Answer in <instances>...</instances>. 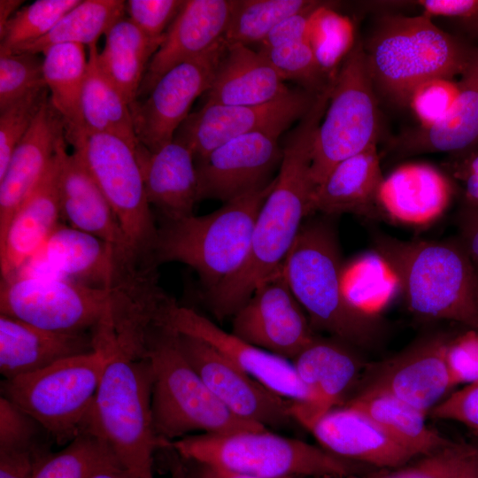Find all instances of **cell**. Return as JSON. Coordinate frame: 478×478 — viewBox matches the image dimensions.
<instances>
[{"label":"cell","mask_w":478,"mask_h":478,"mask_svg":"<svg viewBox=\"0 0 478 478\" xmlns=\"http://www.w3.org/2000/svg\"><path fill=\"white\" fill-rule=\"evenodd\" d=\"M227 42L168 70L143 100L130 105L136 138L150 152L171 143L195 100L212 86Z\"/></svg>","instance_id":"4fadbf2b"},{"label":"cell","mask_w":478,"mask_h":478,"mask_svg":"<svg viewBox=\"0 0 478 478\" xmlns=\"http://www.w3.org/2000/svg\"><path fill=\"white\" fill-rule=\"evenodd\" d=\"M318 96L299 89L262 104L204 103L189 115L174 138L185 143L192 150L195 160L199 159L238 136L260 131L281 134L311 110Z\"/></svg>","instance_id":"5bb4252c"},{"label":"cell","mask_w":478,"mask_h":478,"mask_svg":"<svg viewBox=\"0 0 478 478\" xmlns=\"http://www.w3.org/2000/svg\"><path fill=\"white\" fill-rule=\"evenodd\" d=\"M328 103L327 94L319 96L287 135L279 173L256 218L243 264L231 277L205 291L208 307L219 320L233 317L260 283L281 269L305 219L312 214L313 142Z\"/></svg>","instance_id":"6da1fadb"},{"label":"cell","mask_w":478,"mask_h":478,"mask_svg":"<svg viewBox=\"0 0 478 478\" xmlns=\"http://www.w3.org/2000/svg\"><path fill=\"white\" fill-rule=\"evenodd\" d=\"M281 269L314 331L353 346H368L379 336L377 317L356 308L344 295L340 246L329 220L304 223Z\"/></svg>","instance_id":"277c9868"},{"label":"cell","mask_w":478,"mask_h":478,"mask_svg":"<svg viewBox=\"0 0 478 478\" xmlns=\"http://www.w3.org/2000/svg\"><path fill=\"white\" fill-rule=\"evenodd\" d=\"M429 415L438 420L459 422L478 434V382L447 396Z\"/></svg>","instance_id":"f907efd6"},{"label":"cell","mask_w":478,"mask_h":478,"mask_svg":"<svg viewBox=\"0 0 478 478\" xmlns=\"http://www.w3.org/2000/svg\"><path fill=\"white\" fill-rule=\"evenodd\" d=\"M474 260V259H473ZM474 266L476 267V270H477V274H478V261L477 260H474Z\"/></svg>","instance_id":"be15d7a7"},{"label":"cell","mask_w":478,"mask_h":478,"mask_svg":"<svg viewBox=\"0 0 478 478\" xmlns=\"http://www.w3.org/2000/svg\"><path fill=\"white\" fill-rule=\"evenodd\" d=\"M182 460L188 478H258L207 463L183 459Z\"/></svg>","instance_id":"6f0895ef"},{"label":"cell","mask_w":478,"mask_h":478,"mask_svg":"<svg viewBox=\"0 0 478 478\" xmlns=\"http://www.w3.org/2000/svg\"><path fill=\"white\" fill-rule=\"evenodd\" d=\"M171 446L183 459L258 478H354L366 466L267 428L187 436L172 442Z\"/></svg>","instance_id":"52a82bcc"},{"label":"cell","mask_w":478,"mask_h":478,"mask_svg":"<svg viewBox=\"0 0 478 478\" xmlns=\"http://www.w3.org/2000/svg\"><path fill=\"white\" fill-rule=\"evenodd\" d=\"M183 3L181 0H128L125 1V12L147 37L162 43Z\"/></svg>","instance_id":"c3c4849f"},{"label":"cell","mask_w":478,"mask_h":478,"mask_svg":"<svg viewBox=\"0 0 478 478\" xmlns=\"http://www.w3.org/2000/svg\"><path fill=\"white\" fill-rule=\"evenodd\" d=\"M42 433L46 432L33 417L0 397V451H29L45 446L39 442Z\"/></svg>","instance_id":"7dc6e473"},{"label":"cell","mask_w":478,"mask_h":478,"mask_svg":"<svg viewBox=\"0 0 478 478\" xmlns=\"http://www.w3.org/2000/svg\"><path fill=\"white\" fill-rule=\"evenodd\" d=\"M363 46L380 102L400 108L421 82L461 76L475 50L423 13L382 16Z\"/></svg>","instance_id":"3957f363"},{"label":"cell","mask_w":478,"mask_h":478,"mask_svg":"<svg viewBox=\"0 0 478 478\" xmlns=\"http://www.w3.org/2000/svg\"><path fill=\"white\" fill-rule=\"evenodd\" d=\"M383 179L377 145H374L335 165L316 186L312 213L380 218L378 199Z\"/></svg>","instance_id":"4dcf8cb0"},{"label":"cell","mask_w":478,"mask_h":478,"mask_svg":"<svg viewBox=\"0 0 478 478\" xmlns=\"http://www.w3.org/2000/svg\"><path fill=\"white\" fill-rule=\"evenodd\" d=\"M265 188L224 204L214 212L164 220L158 227L152 261L178 262L193 268L211 290L235 274L243 264L259 209L273 189Z\"/></svg>","instance_id":"8992f818"},{"label":"cell","mask_w":478,"mask_h":478,"mask_svg":"<svg viewBox=\"0 0 478 478\" xmlns=\"http://www.w3.org/2000/svg\"><path fill=\"white\" fill-rule=\"evenodd\" d=\"M234 0H186L150 59L139 89L144 97L175 66L196 58L224 39Z\"/></svg>","instance_id":"d4e9b609"},{"label":"cell","mask_w":478,"mask_h":478,"mask_svg":"<svg viewBox=\"0 0 478 478\" xmlns=\"http://www.w3.org/2000/svg\"><path fill=\"white\" fill-rule=\"evenodd\" d=\"M447 169L451 179L462 185V204L478 208V152L453 156Z\"/></svg>","instance_id":"816d5d0a"},{"label":"cell","mask_w":478,"mask_h":478,"mask_svg":"<svg viewBox=\"0 0 478 478\" xmlns=\"http://www.w3.org/2000/svg\"><path fill=\"white\" fill-rule=\"evenodd\" d=\"M313 9L282 20L259 43L260 48H274L308 40L309 17Z\"/></svg>","instance_id":"db71d44e"},{"label":"cell","mask_w":478,"mask_h":478,"mask_svg":"<svg viewBox=\"0 0 478 478\" xmlns=\"http://www.w3.org/2000/svg\"><path fill=\"white\" fill-rule=\"evenodd\" d=\"M178 335L189 364L233 414L268 429L288 428L296 423L290 412L291 401L251 377L205 342Z\"/></svg>","instance_id":"ac0fdd59"},{"label":"cell","mask_w":478,"mask_h":478,"mask_svg":"<svg viewBox=\"0 0 478 478\" xmlns=\"http://www.w3.org/2000/svg\"><path fill=\"white\" fill-rule=\"evenodd\" d=\"M168 326L179 334L200 339L251 377L294 403H306L310 395L292 362L254 346L227 332L197 311L175 302Z\"/></svg>","instance_id":"44dd1931"},{"label":"cell","mask_w":478,"mask_h":478,"mask_svg":"<svg viewBox=\"0 0 478 478\" xmlns=\"http://www.w3.org/2000/svg\"><path fill=\"white\" fill-rule=\"evenodd\" d=\"M232 318L235 335L290 361L316 335L282 269L260 283Z\"/></svg>","instance_id":"e0dca14e"},{"label":"cell","mask_w":478,"mask_h":478,"mask_svg":"<svg viewBox=\"0 0 478 478\" xmlns=\"http://www.w3.org/2000/svg\"><path fill=\"white\" fill-rule=\"evenodd\" d=\"M47 87L39 88L0 110V177L12 155L49 100Z\"/></svg>","instance_id":"7bdbcfd3"},{"label":"cell","mask_w":478,"mask_h":478,"mask_svg":"<svg viewBox=\"0 0 478 478\" xmlns=\"http://www.w3.org/2000/svg\"><path fill=\"white\" fill-rule=\"evenodd\" d=\"M94 350L90 333L50 331L0 314V372L4 380Z\"/></svg>","instance_id":"f546056e"},{"label":"cell","mask_w":478,"mask_h":478,"mask_svg":"<svg viewBox=\"0 0 478 478\" xmlns=\"http://www.w3.org/2000/svg\"><path fill=\"white\" fill-rule=\"evenodd\" d=\"M430 17L459 21L468 28L478 17V0H419L411 2Z\"/></svg>","instance_id":"f5cc1de1"},{"label":"cell","mask_w":478,"mask_h":478,"mask_svg":"<svg viewBox=\"0 0 478 478\" xmlns=\"http://www.w3.org/2000/svg\"><path fill=\"white\" fill-rule=\"evenodd\" d=\"M45 86L39 54L20 51L0 55V110Z\"/></svg>","instance_id":"ee69618b"},{"label":"cell","mask_w":478,"mask_h":478,"mask_svg":"<svg viewBox=\"0 0 478 478\" xmlns=\"http://www.w3.org/2000/svg\"><path fill=\"white\" fill-rule=\"evenodd\" d=\"M457 478H478V450L472 448Z\"/></svg>","instance_id":"94428289"},{"label":"cell","mask_w":478,"mask_h":478,"mask_svg":"<svg viewBox=\"0 0 478 478\" xmlns=\"http://www.w3.org/2000/svg\"><path fill=\"white\" fill-rule=\"evenodd\" d=\"M380 100L362 40L341 65L315 133L312 176L320 184L341 161L377 145L382 135Z\"/></svg>","instance_id":"30bf717a"},{"label":"cell","mask_w":478,"mask_h":478,"mask_svg":"<svg viewBox=\"0 0 478 478\" xmlns=\"http://www.w3.org/2000/svg\"><path fill=\"white\" fill-rule=\"evenodd\" d=\"M97 52L96 43L89 47L88 70L80 101L83 129L118 136L139 150L130 106L100 69Z\"/></svg>","instance_id":"e575fe53"},{"label":"cell","mask_w":478,"mask_h":478,"mask_svg":"<svg viewBox=\"0 0 478 478\" xmlns=\"http://www.w3.org/2000/svg\"><path fill=\"white\" fill-rule=\"evenodd\" d=\"M112 356L91 352L61 359L41 370L4 380L1 396L31 417L59 445L82 433L104 368Z\"/></svg>","instance_id":"9c48e42d"},{"label":"cell","mask_w":478,"mask_h":478,"mask_svg":"<svg viewBox=\"0 0 478 478\" xmlns=\"http://www.w3.org/2000/svg\"><path fill=\"white\" fill-rule=\"evenodd\" d=\"M91 478H131L117 459L102 466Z\"/></svg>","instance_id":"91938a15"},{"label":"cell","mask_w":478,"mask_h":478,"mask_svg":"<svg viewBox=\"0 0 478 478\" xmlns=\"http://www.w3.org/2000/svg\"><path fill=\"white\" fill-rule=\"evenodd\" d=\"M81 0H36L0 28V55L16 52L46 35Z\"/></svg>","instance_id":"60d3db41"},{"label":"cell","mask_w":478,"mask_h":478,"mask_svg":"<svg viewBox=\"0 0 478 478\" xmlns=\"http://www.w3.org/2000/svg\"><path fill=\"white\" fill-rule=\"evenodd\" d=\"M42 55L43 79L50 100L65 121L68 138L83 130L80 101L88 70L85 49L76 43L57 44Z\"/></svg>","instance_id":"d590c367"},{"label":"cell","mask_w":478,"mask_h":478,"mask_svg":"<svg viewBox=\"0 0 478 478\" xmlns=\"http://www.w3.org/2000/svg\"><path fill=\"white\" fill-rule=\"evenodd\" d=\"M24 1L19 0H1L0 1V28L19 10V6Z\"/></svg>","instance_id":"6125c7cd"},{"label":"cell","mask_w":478,"mask_h":478,"mask_svg":"<svg viewBox=\"0 0 478 478\" xmlns=\"http://www.w3.org/2000/svg\"><path fill=\"white\" fill-rule=\"evenodd\" d=\"M64 143L44 175L12 216L0 238L1 280L12 277L60 223L58 173Z\"/></svg>","instance_id":"484cf974"},{"label":"cell","mask_w":478,"mask_h":478,"mask_svg":"<svg viewBox=\"0 0 478 478\" xmlns=\"http://www.w3.org/2000/svg\"><path fill=\"white\" fill-rule=\"evenodd\" d=\"M146 358L153 373L154 428L164 443L196 431L225 435L266 428L236 417L214 396L184 356L179 335L170 327L152 337Z\"/></svg>","instance_id":"ba28073f"},{"label":"cell","mask_w":478,"mask_h":478,"mask_svg":"<svg viewBox=\"0 0 478 478\" xmlns=\"http://www.w3.org/2000/svg\"><path fill=\"white\" fill-rule=\"evenodd\" d=\"M345 404L366 413L416 458L453 443L427 424L426 413L394 397L379 393L355 394Z\"/></svg>","instance_id":"836d02e7"},{"label":"cell","mask_w":478,"mask_h":478,"mask_svg":"<svg viewBox=\"0 0 478 478\" xmlns=\"http://www.w3.org/2000/svg\"><path fill=\"white\" fill-rule=\"evenodd\" d=\"M445 362L453 388L478 382V330L468 328L449 337Z\"/></svg>","instance_id":"681fc988"},{"label":"cell","mask_w":478,"mask_h":478,"mask_svg":"<svg viewBox=\"0 0 478 478\" xmlns=\"http://www.w3.org/2000/svg\"><path fill=\"white\" fill-rule=\"evenodd\" d=\"M61 218L67 225L120 249L130 261L121 225L107 198L81 158L67 146L61 151L58 173Z\"/></svg>","instance_id":"f1b7e54d"},{"label":"cell","mask_w":478,"mask_h":478,"mask_svg":"<svg viewBox=\"0 0 478 478\" xmlns=\"http://www.w3.org/2000/svg\"><path fill=\"white\" fill-rule=\"evenodd\" d=\"M314 0H234L227 43H260L285 19L316 7Z\"/></svg>","instance_id":"f35d334b"},{"label":"cell","mask_w":478,"mask_h":478,"mask_svg":"<svg viewBox=\"0 0 478 478\" xmlns=\"http://www.w3.org/2000/svg\"><path fill=\"white\" fill-rule=\"evenodd\" d=\"M281 135L260 131L238 136L196 159L199 200L227 203L267 186L281 163Z\"/></svg>","instance_id":"d6986e66"},{"label":"cell","mask_w":478,"mask_h":478,"mask_svg":"<svg viewBox=\"0 0 478 478\" xmlns=\"http://www.w3.org/2000/svg\"><path fill=\"white\" fill-rule=\"evenodd\" d=\"M456 193L451 177L424 162H408L384 176L378 205L380 218L392 223L423 227L436 222Z\"/></svg>","instance_id":"7402d4cb"},{"label":"cell","mask_w":478,"mask_h":478,"mask_svg":"<svg viewBox=\"0 0 478 478\" xmlns=\"http://www.w3.org/2000/svg\"><path fill=\"white\" fill-rule=\"evenodd\" d=\"M66 142L65 121L49 98L15 148L0 177V238Z\"/></svg>","instance_id":"cb8c5ba5"},{"label":"cell","mask_w":478,"mask_h":478,"mask_svg":"<svg viewBox=\"0 0 478 478\" xmlns=\"http://www.w3.org/2000/svg\"><path fill=\"white\" fill-rule=\"evenodd\" d=\"M45 450L0 451V478H32L36 458Z\"/></svg>","instance_id":"11a10c76"},{"label":"cell","mask_w":478,"mask_h":478,"mask_svg":"<svg viewBox=\"0 0 478 478\" xmlns=\"http://www.w3.org/2000/svg\"><path fill=\"white\" fill-rule=\"evenodd\" d=\"M284 80L259 53L242 43H227L205 102L256 105L289 92Z\"/></svg>","instance_id":"1f68e13d"},{"label":"cell","mask_w":478,"mask_h":478,"mask_svg":"<svg viewBox=\"0 0 478 478\" xmlns=\"http://www.w3.org/2000/svg\"><path fill=\"white\" fill-rule=\"evenodd\" d=\"M125 13L122 0H81L46 35L16 52L42 54L50 47L64 43L89 47Z\"/></svg>","instance_id":"8d00e7d4"},{"label":"cell","mask_w":478,"mask_h":478,"mask_svg":"<svg viewBox=\"0 0 478 478\" xmlns=\"http://www.w3.org/2000/svg\"><path fill=\"white\" fill-rule=\"evenodd\" d=\"M104 35V49L97 52L98 66L130 106L138 98L148 66L161 43L150 40L125 17Z\"/></svg>","instance_id":"d6a6232c"},{"label":"cell","mask_w":478,"mask_h":478,"mask_svg":"<svg viewBox=\"0 0 478 478\" xmlns=\"http://www.w3.org/2000/svg\"><path fill=\"white\" fill-rule=\"evenodd\" d=\"M135 266L116 246L59 223L12 277L52 278L112 289Z\"/></svg>","instance_id":"2e32d148"},{"label":"cell","mask_w":478,"mask_h":478,"mask_svg":"<svg viewBox=\"0 0 478 478\" xmlns=\"http://www.w3.org/2000/svg\"><path fill=\"white\" fill-rule=\"evenodd\" d=\"M473 446L452 443L400 467L376 469L364 478H457Z\"/></svg>","instance_id":"f6af8a7d"},{"label":"cell","mask_w":478,"mask_h":478,"mask_svg":"<svg viewBox=\"0 0 478 478\" xmlns=\"http://www.w3.org/2000/svg\"><path fill=\"white\" fill-rule=\"evenodd\" d=\"M448 338L429 335L392 357L366 364L353 395H389L428 415L453 389L445 362Z\"/></svg>","instance_id":"9a60e30c"},{"label":"cell","mask_w":478,"mask_h":478,"mask_svg":"<svg viewBox=\"0 0 478 478\" xmlns=\"http://www.w3.org/2000/svg\"><path fill=\"white\" fill-rule=\"evenodd\" d=\"M166 452L167 468L171 478H188L182 459L171 445L163 449Z\"/></svg>","instance_id":"680465c9"},{"label":"cell","mask_w":478,"mask_h":478,"mask_svg":"<svg viewBox=\"0 0 478 478\" xmlns=\"http://www.w3.org/2000/svg\"><path fill=\"white\" fill-rule=\"evenodd\" d=\"M359 38L353 19L320 2L310 13L308 42L321 72L333 81Z\"/></svg>","instance_id":"74e56055"},{"label":"cell","mask_w":478,"mask_h":478,"mask_svg":"<svg viewBox=\"0 0 478 478\" xmlns=\"http://www.w3.org/2000/svg\"><path fill=\"white\" fill-rule=\"evenodd\" d=\"M459 91V81L448 77L431 78L416 86L406 103L418 122L416 127L426 128L441 121L451 110Z\"/></svg>","instance_id":"bcb514c9"},{"label":"cell","mask_w":478,"mask_h":478,"mask_svg":"<svg viewBox=\"0 0 478 478\" xmlns=\"http://www.w3.org/2000/svg\"><path fill=\"white\" fill-rule=\"evenodd\" d=\"M258 51L284 81H294L312 94L323 93L333 82L319 67L308 40L274 48L259 47Z\"/></svg>","instance_id":"b9f144b4"},{"label":"cell","mask_w":478,"mask_h":478,"mask_svg":"<svg viewBox=\"0 0 478 478\" xmlns=\"http://www.w3.org/2000/svg\"><path fill=\"white\" fill-rule=\"evenodd\" d=\"M308 431L329 453L366 466L393 469L417 459L371 417L349 404L322 415Z\"/></svg>","instance_id":"603a6c76"},{"label":"cell","mask_w":478,"mask_h":478,"mask_svg":"<svg viewBox=\"0 0 478 478\" xmlns=\"http://www.w3.org/2000/svg\"><path fill=\"white\" fill-rule=\"evenodd\" d=\"M459 240L474 260L478 261V208L460 207L457 215Z\"/></svg>","instance_id":"9f6ffc18"},{"label":"cell","mask_w":478,"mask_h":478,"mask_svg":"<svg viewBox=\"0 0 478 478\" xmlns=\"http://www.w3.org/2000/svg\"><path fill=\"white\" fill-rule=\"evenodd\" d=\"M354 347L336 337L316 335L291 360L310 395L306 403L291 402L296 423L309 430L353 396L366 366Z\"/></svg>","instance_id":"ffe728a7"},{"label":"cell","mask_w":478,"mask_h":478,"mask_svg":"<svg viewBox=\"0 0 478 478\" xmlns=\"http://www.w3.org/2000/svg\"><path fill=\"white\" fill-rule=\"evenodd\" d=\"M458 97L449 113L426 128L415 127L391 138L389 152L400 158L447 152H471L478 144V48L461 75Z\"/></svg>","instance_id":"4316f807"},{"label":"cell","mask_w":478,"mask_h":478,"mask_svg":"<svg viewBox=\"0 0 478 478\" xmlns=\"http://www.w3.org/2000/svg\"><path fill=\"white\" fill-rule=\"evenodd\" d=\"M113 459L116 458L104 442L82 432L58 452L42 451L32 478H91Z\"/></svg>","instance_id":"ab89813d"},{"label":"cell","mask_w":478,"mask_h":478,"mask_svg":"<svg viewBox=\"0 0 478 478\" xmlns=\"http://www.w3.org/2000/svg\"><path fill=\"white\" fill-rule=\"evenodd\" d=\"M114 311V288L40 277L1 280L0 314L46 330L93 335L113 325Z\"/></svg>","instance_id":"7c38bea8"},{"label":"cell","mask_w":478,"mask_h":478,"mask_svg":"<svg viewBox=\"0 0 478 478\" xmlns=\"http://www.w3.org/2000/svg\"><path fill=\"white\" fill-rule=\"evenodd\" d=\"M148 201L173 220L193 215L200 201L195 155L182 141L173 140L150 152L141 145L137 151Z\"/></svg>","instance_id":"83f0119b"},{"label":"cell","mask_w":478,"mask_h":478,"mask_svg":"<svg viewBox=\"0 0 478 478\" xmlns=\"http://www.w3.org/2000/svg\"><path fill=\"white\" fill-rule=\"evenodd\" d=\"M373 240L415 316L478 330V274L459 239L401 240L375 234Z\"/></svg>","instance_id":"7a4b0ae2"},{"label":"cell","mask_w":478,"mask_h":478,"mask_svg":"<svg viewBox=\"0 0 478 478\" xmlns=\"http://www.w3.org/2000/svg\"><path fill=\"white\" fill-rule=\"evenodd\" d=\"M152 383L148 358L113 355L82 431L104 442L131 478H154V455L171 444L160 440L155 431Z\"/></svg>","instance_id":"5b68a950"},{"label":"cell","mask_w":478,"mask_h":478,"mask_svg":"<svg viewBox=\"0 0 478 478\" xmlns=\"http://www.w3.org/2000/svg\"><path fill=\"white\" fill-rule=\"evenodd\" d=\"M112 207L123 229L130 258L153 265L158 236L137 151L125 140L83 129L67 138Z\"/></svg>","instance_id":"8fae6325"}]
</instances>
